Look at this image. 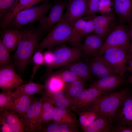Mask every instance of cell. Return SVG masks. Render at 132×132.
Listing matches in <instances>:
<instances>
[{
    "mask_svg": "<svg viewBox=\"0 0 132 132\" xmlns=\"http://www.w3.org/2000/svg\"><path fill=\"white\" fill-rule=\"evenodd\" d=\"M22 35L15 53L11 55L16 70L22 75L26 65L32 59L43 34L33 26L21 29Z\"/></svg>",
    "mask_w": 132,
    "mask_h": 132,
    "instance_id": "cell-1",
    "label": "cell"
},
{
    "mask_svg": "<svg viewBox=\"0 0 132 132\" xmlns=\"http://www.w3.org/2000/svg\"><path fill=\"white\" fill-rule=\"evenodd\" d=\"M54 3L46 1L39 6L24 9L17 14L7 28L21 30L28 24L36 22L42 23Z\"/></svg>",
    "mask_w": 132,
    "mask_h": 132,
    "instance_id": "cell-2",
    "label": "cell"
},
{
    "mask_svg": "<svg viewBox=\"0 0 132 132\" xmlns=\"http://www.w3.org/2000/svg\"><path fill=\"white\" fill-rule=\"evenodd\" d=\"M128 93V90L125 88L118 91L103 94L91 104L78 110H94L114 120L121 102Z\"/></svg>",
    "mask_w": 132,
    "mask_h": 132,
    "instance_id": "cell-3",
    "label": "cell"
},
{
    "mask_svg": "<svg viewBox=\"0 0 132 132\" xmlns=\"http://www.w3.org/2000/svg\"><path fill=\"white\" fill-rule=\"evenodd\" d=\"M73 25L67 21L63 16L46 36L38 44L35 51L46 48L52 49L57 45L67 42L72 36Z\"/></svg>",
    "mask_w": 132,
    "mask_h": 132,
    "instance_id": "cell-4",
    "label": "cell"
},
{
    "mask_svg": "<svg viewBox=\"0 0 132 132\" xmlns=\"http://www.w3.org/2000/svg\"><path fill=\"white\" fill-rule=\"evenodd\" d=\"M130 45L111 47L101 56L113 68L116 74L122 76L126 71Z\"/></svg>",
    "mask_w": 132,
    "mask_h": 132,
    "instance_id": "cell-5",
    "label": "cell"
},
{
    "mask_svg": "<svg viewBox=\"0 0 132 132\" xmlns=\"http://www.w3.org/2000/svg\"><path fill=\"white\" fill-rule=\"evenodd\" d=\"M130 37L129 26L119 22L105 39L98 56L102 55L106 50L111 47L130 45Z\"/></svg>",
    "mask_w": 132,
    "mask_h": 132,
    "instance_id": "cell-6",
    "label": "cell"
},
{
    "mask_svg": "<svg viewBox=\"0 0 132 132\" xmlns=\"http://www.w3.org/2000/svg\"><path fill=\"white\" fill-rule=\"evenodd\" d=\"M82 53L80 47H70L65 44L52 50L53 64L48 72L79 59Z\"/></svg>",
    "mask_w": 132,
    "mask_h": 132,
    "instance_id": "cell-7",
    "label": "cell"
},
{
    "mask_svg": "<svg viewBox=\"0 0 132 132\" xmlns=\"http://www.w3.org/2000/svg\"><path fill=\"white\" fill-rule=\"evenodd\" d=\"M16 70L13 63L0 67V88L2 92H13L19 86L26 83Z\"/></svg>",
    "mask_w": 132,
    "mask_h": 132,
    "instance_id": "cell-8",
    "label": "cell"
},
{
    "mask_svg": "<svg viewBox=\"0 0 132 132\" xmlns=\"http://www.w3.org/2000/svg\"><path fill=\"white\" fill-rule=\"evenodd\" d=\"M42 98L32 99L27 111L24 115L19 114L25 132H40L39 118L42 109Z\"/></svg>",
    "mask_w": 132,
    "mask_h": 132,
    "instance_id": "cell-9",
    "label": "cell"
},
{
    "mask_svg": "<svg viewBox=\"0 0 132 132\" xmlns=\"http://www.w3.org/2000/svg\"><path fill=\"white\" fill-rule=\"evenodd\" d=\"M68 3V0H58L54 2L50 11L44 21L37 28L43 34L49 33L62 18Z\"/></svg>",
    "mask_w": 132,
    "mask_h": 132,
    "instance_id": "cell-10",
    "label": "cell"
},
{
    "mask_svg": "<svg viewBox=\"0 0 132 132\" xmlns=\"http://www.w3.org/2000/svg\"><path fill=\"white\" fill-rule=\"evenodd\" d=\"M92 17L94 29L91 33L98 35L104 41L118 23L114 12Z\"/></svg>",
    "mask_w": 132,
    "mask_h": 132,
    "instance_id": "cell-11",
    "label": "cell"
},
{
    "mask_svg": "<svg viewBox=\"0 0 132 132\" xmlns=\"http://www.w3.org/2000/svg\"><path fill=\"white\" fill-rule=\"evenodd\" d=\"M114 120L117 125L132 126V96L128 93L121 102Z\"/></svg>",
    "mask_w": 132,
    "mask_h": 132,
    "instance_id": "cell-12",
    "label": "cell"
},
{
    "mask_svg": "<svg viewBox=\"0 0 132 132\" xmlns=\"http://www.w3.org/2000/svg\"><path fill=\"white\" fill-rule=\"evenodd\" d=\"M88 0H68L66 12L64 16L70 23L73 24L83 17L86 12Z\"/></svg>",
    "mask_w": 132,
    "mask_h": 132,
    "instance_id": "cell-13",
    "label": "cell"
},
{
    "mask_svg": "<svg viewBox=\"0 0 132 132\" xmlns=\"http://www.w3.org/2000/svg\"><path fill=\"white\" fill-rule=\"evenodd\" d=\"M107 93L93 87L84 88L74 100L71 109L76 111L90 105L102 95Z\"/></svg>",
    "mask_w": 132,
    "mask_h": 132,
    "instance_id": "cell-14",
    "label": "cell"
},
{
    "mask_svg": "<svg viewBox=\"0 0 132 132\" xmlns=\"http://www.w3.org/2000/svg\"><path fill=\"white\" fill-rule=\"evenodd\" d=\"M85 38L84 43L80 46L82 53L92 58L98 56L104 40L92 33L87 35Z\"/></svg>",
    "mask_w": 132,
    "mask_h": 132,
    "instance_id": "cell-15",
    "label": "cell"
},
{
    "mask_svg": "<svg viewBox=\"0 0 132 132\" xmlns=\"http://www.w3.org/2000/svg\"><path fill=\"white\" fill-rule=\"evenodd\" d=\"M42 0H16L8 13L0 20V26L2 33L6 29L14 18L20 11L24 9L31 7Z\"/></svg>",
    "mask_w": 132,
    "mask_h": 132,
    "instance_id": "cell-16",
    "label": "cell"
},
{
    "mask_svg": "<svg viewBox=\"0 0 132 132\" xmlns=\"http://www.w3.org/2000/svg\"><path fill=\"white\" fill-rule=\"evenodd\" d=\"M89 63L92 74L99 79L116 75L113 68L101 56L92 58Z\"/></svg>",
    "mask_w": 132,
    "mask_h": 132,
    "instance_id": "cell-17",
    "label": "cell"
},
{
    "mask_svg": "<svg viewBox=\"0 0 132 132\" xmlns=\"http://www.w3.org/2000/svg\"><path fill=\"white\" fill-rule=\"evenodd\" d=\"M124 80V76L112 75L99 78L93 82L90 87L108 93L117 88L123 83Z\"/></svg>",
    "mask_w": 132,
    "mask_h": 132,
    "instance_id": "cell-18",
    "label": "cell"
},
{
    "mask_svg": "<svg viewBox=\"0 0 132 132\" xmlns=\"http://www.w3.org/2000/svg\"><path fill=\"white\" fill-rule=\"evenodd\" d=\"M114 12L119 22H132V0H114Z\"/></svg>",
    "mask_w": 132,
    "mask_h": 132,
    "instance_id": "cell-19",
    "label": "cell"
},
{
    "mask_svg": "<svg viewBox=\"0 0 132 132\" xmlns=\"http://www.w3.org/2000/svg\"><path fill=\"white\" fill-rule=\"evenodd\" d=\"M87 18V17H83L73 24L71 37L67 42L73 47H80L83 38L88 34L85 26Z\"/></svg>",
    "mask_w": 132,
    "mask_h": 132,
    "instance_id": "cell-20",
    "label": "cell"
},
{
    "mask_svg": "<svg viewBox=\"0 0 132 132\" xmlns=\"http://www.w3.org/2000/svg\"><path fill=\"white\" fill-rule=\"evenodd\" d=\"M0 116L7 123L12 132H25L19 114L14 110L4 109L0 111Z\"/></svg>",
    "mask_w": 132,
    "mask_h": 132,
    "instance_id": "cell-21",
    "label": "cell"
},
{
    "mask_svg": "<svg viewBox=\"0 0 132 132\" xmlns=\"http://www.w3.org/2000/svg\"><path fill=\"white\" fill-rule=\"evenodd\" d=\"M111 118L101 115L84 129L85 132H112L115 126Z\"/></svg>",
    "mask_w": 132,
    "mask_h": 132,
    "instance_id": "cell-22",
    "label": "cell"
},
{
    "mask_svg": "<svg viewBox=\"0 0 132 132\" xmlns=\"http://www.w3.org/2000/svg\"><path fill=\"white\" fill-rule=\"evenodd\" d=\"M0 34V39L10 52L16 49L22 36L21 29L6 28Z\"/></svg>",
    "mask_w": 132,
    "mask_h": 132,
    "instance_id": "cell-23",
    "label": "cell"
},
{
    "mask_svg": "<svg viewBox=\"0 0 132 132\" xmlns=\"http://www.w3.org/2000/svg\"><path fill=\"white\" fill-rule=\"evenodd\" d=\"M71 109H63L54 107L52 115L54 122L59 124L78 123V121Z\"/></svg>",
    "mask_w": 132,
    "mask_h": 132,
    "instance_id": "cell-24",
    "label": "cell"
},
{
    "mask_svg": "<svg viewBox=\"0 0 132 132\" xmlns=\"http://www.w3.org/2000/svg\"><path fill=\"white\" fill-rule=\"evenodd\" d=\"M79 59L65 66V69L73 72L84 80L88 79L92 75L89 62Z\"/></svg>",
    "mask_w": 132,
    "mask_h": 132,
    "instance_id": "cell-25",
    "label": "cell"
},
{
    "mask_svg": "<svg viewBox=\"0 0 132 132\" xmlns=\"http://www.w3.org/2000/svg\"><path fill=\"white\" fill-rule=\"evenodd\" d=\"M11 97L15 106V110L20 115L25 114L32 102L31 96L14 91L12 93Z\"/></svg>",
    "mask_w": 132,
    "mask_h": 132,
    "instance_id": "cell-26",
    "label": "cell"
},
{
    "mask_svg": "<svg viewBox=\"0 0 132 132\" xmlns=\"http://www.w3.org/2000/svg\"><path fill=\"white\" fill-rule=\"evenodd\" d=\"M44 95L48 98L56 106L63 109H71L74 102L69 99L62 90L50 92L45 91Z\"/></svg>",
    "mask_w": 132,
    "mask_h": 132,
    "instance_id": "cell-27",
    "label": "cell"
},
{
    "mask_svg": "<svg viewBox=\"0 0 132 132\" xmlns=\"http://www.w3.org/2000/svg\"><path fill=\"white\" fill-rule=\"evenodd\" d=\"M42 99V109L39 118L40 130L43 126L52 120V115L54 108L53 103L47 97L43 95Z\"/></svg>",
    "mask_w": 132,
    "mask_h": 132,
    "instance_id": "cell-28",
    "label": "cell"
},
{
    "mask_svg": "<svg viewBox=\"0 0 132 132\" xmlns=\"http://www.w3.org/2000/svg\"><path fill=\"white\" fill-rule=\"evenodd\" d=\"M49 72L44 85L45 91L52 92L63 90L66 84V83L55 72Z\"/></svg>",
    "mask_w": 132,
    "mask_h": 132,
    "instance_id": "cell-29",
    "label": "cell"
},
{
    "mask_svg": "<svg viewBox=\"0 0 132 132\" xmlns=\"http://www.w3.org/2000/svg\"><path fill=\"white\" fill-rule=\"evenodd\" d=\"M84 80L79 79L66 84L63 90L67 98L73 102L84 89Z\"/></svg>",
    "mask_w": 132,
    "mask_h": 132,
    "instance_id": "cell-30",
    "label": "cell"
},
{
    "mask_svg": "<svg viewBox=\"0 0 132 132\" xmlns=\"http://www.w3.org/2000/svg\"><path fill=\"white\" fill-rule=\"evenodd\" d=\"M45 90L44 85L29 81L19 86L14 91L30 96L42 92Z\"/></svg>",
    "mask_w": 132,
    "mask_h": 132,
    "instance_id": "cell-31",
    "label": "cell"
},
{
    "mask_svg": "<svg viewBox=\"0 0 132 132\" xmlns=\"http://www.w3.org/2000/svg\"><path fill=\"white\" fill-rule=\"evenodd\" d=\"M79 117V121L82 129L86 127L101 115L94 110H84L76 111Z\"/></svg>",
    "mask_w": 132,
    "mask_h": 132,
    "instance_id": "cell-32",
    "label": "cell"
},
{
    "mask_svg": "<svg viewBox=\"0 0 132 132\" xmlns=\"http://www.w3.org/2000/svg\"><path fill=\"white\" fill-rule=\"evenodd\" d=\"M43 50L39 49L34 51L32 59L33 63L32 74L29 81H32L39 68L44 65Z\"/></svg>",
    "mask_w": 132,
    "mask_h": 132,
    "instance_id": "cell-33",
    "label": "cell"
},
{
    "mask_svg": "<svg viewBox=\"0 0 132 132\" xmlns=\"http://www.w3.org/2000/svg\"><path fill=\"white\" fill-rule=\"evenodd\" d=\"M10 52L0 40V67L10 65L13 63Z\"/></svg>",
    "mask_w": 132,
    "mask_h": 132,
    "instance_id": "cell-34",
    "label": "cell"
},
{
    "mask_svg": "<svg viewBox=\"0 0 132 132\" xmlns=\"http://www.w3.org/2000/svg\"><path fill=\"white\" fill-rule=\"evenodd\" d=\"M13 92H2L0 94V111L4 109L15 110V106L11 99Z\"/></svg>",
    "mask_w": 132,
    "mask_h": 132,
    "instance_id": "cell-35",
    "label": "cell"
},
{
    "mask_svg": "<svg viewBox=\"0 0 132 132\" xmlns=\"http://www.w3.org/2000/svg\"><path fill=\"white\" fill-rule=\"evenodd\" d=\"M66 83H70L79 79H82L73 72L65 69L55 72Z\"/></svg>",
    "mask_w": 132,
    "mask_h": 132,
    "instance_id": "cell-36",
    "label": "cell"
},
{
    "mask_svg": "<svg viewBox=\"0 0 132 132\" xmlns=\"http://www.w3.org/2000/svg\"><path fill=\"white\" fill-rule=\"evenodd\" d=\"M16 0H0V20H2L11 9Z\"/></svg>",
    "mask_w": 132,
    "mask_h": 132,
    "instance_id": "cell-37",
    "label": "cell"
},
{
    "mask_svg": "<svg viewBox=\"0 0 132 132\" xmlns=\"http://www.w3.org/2000/svg\"><path fill=\"white\" fill-rule=\"evenodd\" d=\"M100 0H88L87 11L83 17H92L95 16L98 10Z\"/></svg>",
    "mask_w": 132,
    "mask_h": 132,
    "instance_id": "cell-38",
    "label": "cell"
},
{
    "mask_svg": "<svg viewBox=\"0 0 132 132\" xmlns=\"http://www.w3.org/2000/svg\"><path fill=\"white\" fill-rule=\"evenodd\" d=\"M78 131L77 124H59L58 132H77Z\"/></svg>",
    "mask_w": 132,
    "mask_h": 132,
    "instance_id": "cell-39",
    "label": "cell"
},
{
    "mask_svg": "<svg viewBox=\"0 0 132 132\" xmlns=\"http://www.w3.org/2000/svg\"><path fill=\"white\" fill-rule=\"evenodd\" d=\"M43 53L44 65L49 71L53 64L52 49H48Z\"/></svg>",
    "mask_w": 132,
    "mask_h": 132,
    "instance_id": "cell-40",
    "label": "cell"
},
{
    "mask_svg": "<svg viewBox=\"0 0 132 132\" xmlns=\"http://www.w3.org/2000/svg\"><path fill=\"white\" fill-rule=\"evenodd\" d=\"M46 125L42 126L40 132H58L59 124L54 122L53 123L47 124Z\"/></svg>",
    "mask_w": 132,
    "mask_h": 132,
    "instance_id": "cell-41",
    "label": "cell"
},
{
    "mask_svg": "<svg viewBox=\"0 0 132 132\" xmlns=\"http://www.w3.org/2000/svg\"><path fill=\"white\" fill-rule=\"evenodd\" d=\"M112 132H132V126L116 125L115 126Z\"/></svg>",
    "mask_w": 132,
    "mask_h": 132,
    "instance_id": "cell-42",
    "label": "cell"
},
{
    "mask_svg": "<svg viewBox=\"0 0 132 132\" xmlns=\"http://www.w3.org/2000/svg\"><path fill=\"white\" fill-rule=\"evenodd\" d=\"M128 24L130 37V43L128 56V62L129 63L132 59V22H130Z\"/></svg>",
    "mask_w": 132,
    "mask_h": 132,
    "instance_id": "cell-43",
    "label": "cell"
},
{
    "mask_svg": "<svg viewBox=\"0 0 132 132\" xmlns=\"http://www.w3.org/2000/svg\"><path fill=\"white\" fill-rule=\"evenodd\" d=\"M0 132H12L8 125L4 120L0 116Z\"/></svg>",
    "mask_w": 132,
    "mask_h": 132,
    "instance_id": "cell-44",
    "label": "cell"
},
{
    "mask_svg": "<svg viewBox=\"0 0 132 132\" xmlns=\"http://www.w3.org/2000/svg\"><path fill=\"white\" fill-rule=\"evenodd\" d=\"M129 63V65L127 66L126 71L132 73V59Z\"/></svg>",
    "mask_w": 132,
    "mask_h": 132,
    "instance_id": "cell-45",
    "label": "cell"
},
{
    "mask_svg": "<svg viewBox=\"0 0 132 132\" xmlns=\"http://www.w3.org/2000/svg\"><path fill=\"white\" fill-rule=\"evenodd\" d=\"M129 82L132 84V75L128 77Z\"/></svg>",
    "mask_w": 132,
    "mask_h": 132,
    "instance_id": "cell-46",
    "label": "cell"
},
{
    "mask_svg": "<svg viewBox=\"0 0 132 132\" xmlns=\"http://www.w3.org/2000/svg\"></svg>",
    "mask_w": 132,
    "mask_h": 132,
    "instance_id": "cell-47",
    "label": "cell"
}]
</instances>
